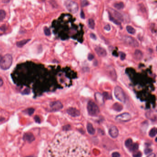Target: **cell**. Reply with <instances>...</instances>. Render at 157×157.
Instances as JSON below:
<instances>
[{
    "mask_svg": "<svg viewBox=\"0 0 157 157\" xmlns=\"http://www.w3.org/2000/svg\"><path fill=\"white\" fill-rule=\"evenodd\" d=\"M48 155L54 157H87L89 147L82 136L73 131H64L57 135L48 148Z\"/></svg>",
    "mask_w": 157,
    "mask_h": 157,
    "instance_id": "1",
    "label": "cell"
},
{
    "mask_svg": "<svg viewBox=\"0 0 157 157\" xmlns=\"http://www.w3.org/2000/svg\"><path fill=\"white\" fill-rule=\"evenodd\" d=\"M13 63V57L10 54H7L2 58L0 62V67L4 70L8 69Z\"/></svg>",
    "mask_w": 157,
    "mask_h": 157,
    "instance_id": "2",
    "label": "cell"
},
{
    "mask_svg": "<svg viewBox=\"0 0 157 157\" xmlns=\"http://www.w3.org/2000/svg\"><path fill=\"white\" fill-rule=\"evenodd\" d=\"M87 109L89 114L92 116H97L100 113L98 106L93 101H89L88 103Z\"/></svg>",
    "mask_w": 157,
    "mask_h": 157,
    "instance_id": "3",
    "label": "cell"
},
{
    "mask_svg": "<svg viewBox=\"0 0 157 157\" xmlns=\"http://www.w3.org/2000/svg\"><path fill=\"white\" fill-rule=\"evenodd\" d=\"M65 5L67 9L74 14L76 13L79 9L77 3L72 0H66L65 1Z\"/></svg>",
    "mask_w": 157,
    "mask_h": 157,
    "instance_id": "4",
    "label": "cell"
},
{
    "mask_svg": "<svg viewBox=\"0 0 157 157\" xmlns=\"http://www.w3.org/2000/svg\"><path fill=\"white\" fill-rule=\"evenodd\" d=\"M114 94L116 98L122 102H125L126 97L124 92L119 86H117L114 89Z\"/></svg>",
    "mask_w": 157,
    "mask_h": 157,
    "instance_id": "5",
    "label": "cell"
},
{
    "mask_svg": "<svg viewBox=\"0 0 157 157\" xmlns=\"http://www.w3.org/2000/svg\"><path fill=\"white\" fill-rule=\"evenodd\" d=\"M123 40L124 43L129 46L134 47L139 46V43L137 41L132 37L130 36H124L123 38Z\"/></svg>",
    "mask_w": 157,
    "mask_h": 157,
    "instance_id": "6",
    "label": "cell"
},
{
    "mask_svg": "<svg viewBox=\"0 0 157 157\" xmlns=\"http://www.w3.org/2000/svg\"><path fill=\"white\" fill-rule=\"evenodd\" d=\"M131 116L129 113H123L116 117V120L121 122H127L130 120Z\"/></svg>",
    "mask_w": 157,
    "mask_h": 157,
    "instance_id": "7",
    "label": "cell"
},
{
    "mask_svg": "<svg viewBox=\"0 0 157 157\" xmlns=\"http://www.w3.org/2000/svg\"><path fill=\"white\" fill-rule=\"evenodd\" d=\"M50 106L52 111H57L62 109L63 105L60 102H52L50 104Z\"/></svg>",
    "mask_w": 157,
    "mask_h": 157,
    "instance_id": "8",
    "label": "cell"
},
{
    "mask_svg": "<svg viewBox=\"0 0 157 157\" xmlns=\"http://www.w3.org/2000/svg\"><path fill=\"white\" fill-rule=\"evenodd\" d=\"M119 130L115 126H112L109 130V134L111 137L116 138L119 135Z\"/></svg>",
    "mask_w": 157,
    "mask_h": 157,
    "instance_id": "9",
    "label": "cell"
},
{
    "mask_svg": "<svg viewBox=\"0 0 157 157\" xmlns=\"http://www.w3.org/2000/svg\"><path fill=\"white\" fill-rule=\"evenodd\" d=\"M95 51L96 54L100 57H105L107 55L106 50L101 47H96L95 48Z\"/></svg>",
    "mask_w": 157,
    "mask_h": 157,
    "instance_id": "10",
    "label": "cell"
},
{
    "mask_svg": "<svg viewBox=\"0 0 157 157\" xmlns=\"http://www.w3.org/2000/svg\"><path fill=\"white\" fill-rule=\"evenodd\" d=\"M67 112L69 115L73 117H78L80 115L79 111L76 108L72 107L68 109V110H67Z\"/></svg>",
    "mask_w": 157,
    "mask_h": 157,
    "instance_id": "11",
    "label": "cell"
},
{
    "mask_svg": "<svg viewBox=\"0 0 157 157\" xmlns=\"http://www.w3.org/2000/svg\"><path fill=\"white\" fill-rule=\"evenodd\" d=\"M111 14L114 17L113 18H114L118 20H119L120 21H123V15L119 12L112 9H111Z\"/></svg>",
    "mask_w": 157,
    "mask_h": 157,
    "instance_id": "12",
    "label": "cell"
},
{
    "mask_svg": "<svg viewBox=\"0 0 157 157\" xmlns=\"http://www.w3.org/2000/svg\"><path fill=\"white\" fill-rule=\"evenodd\" d=\"M23 138L24 140L29 141L30 142L33 141L35 140V137L32 134L30 133H27L25 134V135L24 136Z\"/></svg>",
    "mask_w": 157,
    "mask_h": 157,
    "instance_id": "13",
    "label": "cell"
},
{
    "mask_svg": "<svg viewBox=\"0 0 157 157\" xmlns=\"http://www.w3.org/2000/svg\"><path fill=\"white\" fill-rule=\"evenodd\" d=\"M95 100L100 105H102L104 103V99L102 94L99 93H97L94 95Z\"/></svg>",
    "mask_w": 157,
    "mask_h": 157,
    "instance_id": "14",
    "label": "cell"
},
{
    "mask_svg": "<svg viewBox=\"0 0 157 157\" xmlns=\"http://www.w3.org/2000/svg\"><path fill=\"white\" fill-rule=\"evenodd\" d=\"M87 129L89 134L93 135L95 134V129H94L92 124L90 123H88L87 125Z\"/></svg>",
    "mask_w": 157,
    "mask_h": 157,
    "instance_id": "15",
    "label": "cell"
},
{
    "mask_svg": "<svg viewBox=\"0 0 157 157\" xmlns=\"http://www.w3.org/2000/svg\"><path fill=\"white\" fill-rule=\"evenodd\" d=\"M30 40H31L30 39H24L23 40H21L19 42H17L16 43V45L19 47H22L24 46H25V44H26Z\"/></svg>",
    "mask_w": 157,
    "mask_h": 157,
    "instance_id": "16",
    "label": "cell"
},
{
    "mask_svg": "<svg viewBox=\"0 0 157 157\" xmlns=\"http://www.w3.org/2000/svg\"><path fill=\"white\" fill-rule=\"evenodd\" d=\"M135 57L136 59L140 60L142 57V53L141 51L139 50H136L135 52Z\"/></svg>",
    "mask_w": 157,
    "mask_h": 157,
    "instance_id": "17",
    "label": "cell"
},
{
    "mask_svg": "<svg viewBox=\"0 0 157 157\" xmlns=\"http://www.w3.org/2000/svg\"><path fill=\"white\" fill-rule=\"evenodd\" d=\"M124 3L122 2H119L115 3L114 5V7L117 9H123L124 8Z\"/></svg>",
    "mask_w": 157,
    "mask_h": 157,
    "instance_id": "18",
    "label": "cell"
},
{
    "mask_svg": "<svg viewBox=\"0 0 157 157\" xmlns=\"http://www.w3.org/2000/svg\"><path fill=\"white\" fill-rule=\"evenodd\" d=\"M128 148L131 152L136 151L138 149V145L137 143H132Z\"/></svg>",
    "mask_w": 157,
    "mask_h": 157,
    "instance_id": "19",
    "label": "cell"
},
{
    "mask_svg": "<svg viewBox=\"0 0 157 157\" xmlns=\"http://www.w3.org/2000/svg\"><path fill=\"white\" fill-rule=\"evenodd\" d=\"M126 30L128 33L131 34H134L136 32V30L134 28L130 25H128L126 27Z\"/></svg>",
    "mask_w": 157,
    "mask_h": 157,
    "instance_id": "20",
    "label": "cell"
},
{
    "mask_svg": "<svg viewBox=\"0 0 157 157\" xmlns=\"http://www.w3.org/2000/svg\"><path fill=\"white\" fill-rule=\"evenodd\" d=\"M6 13L3 10H0V21H2L5 18Z\"/></svg>",
    "mask_w": 157,
    "mask_h": 157,
    "instance_id": "21",
    "label": "cell"
},
{
    "mask_svg": "<svg viewBox=\"0 0 157 157\" xmlns=\"http://www.w3.org/2000/svg\"><path fill=\"white\" fill-rule=\"evenodd\" d=\"M109 19L111 20V21L113 22V23H114V24H116L117 25H120V24H121L120 22H119V20H118L116 19H115L114 18H113V16H111V15L110 13L109 14Z\"/></svg>",
    "mask_w": 157,
    "mask_h": 157,
    "instance_id": "22",
    "label": "cell"
},
{
    "mask_svg": "<svg viewBox=\"0 0 157 157\" xmlns=\"http://www.w3.org/2000/svg\"><path fill=\"white\" fill-rule=\"evenodd\" d=\"M156 134H157V129L156 128H153L150 130L149 132V136L152 137H153L156 135Z\"/></svg>",
    "mask_w": 157,
    "mask_h": 157,
    "instance_id": "23",
    "label": "cell"
},
{
    "mask_svg": "<svg viewBox=\"0 0 157 157\" xmlns=\"http://www.w3.org/2000/svg\"><path fill=\"white\" fill-rule=\"evenodd\" d=\"M89 27L92 29H93L95 26V23L94 20L92 19H89Z\"/></svg>",
    "mask_w": 157,
    "mask_h": 157,
    "instance_id": "24",
    "label": "cell"
},
{
    "mask_svg": "<svg viewBox=\"0 0 157 157\" xmlns=\"http://www.w3.org/2000/svg\"><path fill=\"white\" fill-rule=\"evenodd\" d=\"M114 110L117 111H120L122 109V106L120 104L118 103H116L114 105Z\"/></svg>",
    "mask_w": 157,
    "mask_h": 157,
    "instance_id": "25",
    "label": "cell"
},
{
    "mask_svg": "<svg viewBox=\"0 0 157 157\" xmlns=\"http://www.w3.org/2000/svg\"><path fill=\"white\" fill-rule=\"evenodd\" d=\"M44 32L45 35L47 36H49L51 35V31L50 29L47 26L44 28Z\"/></svg>",
    "mask_w": 157,
    "mask_h": 157,
    "instance_id": "26",
    "label": "cell"
},
{
    "mask_svg": "<svg viewBox=\"0 0 157 157\" xmlns=\"http://www.w3.org/2000/svg\"><path fill=\"white\" fill-rule=\"evenodd\" d=\"M132 143H133L132 140L131 139H127V140L125 141V146H126L127 148H129V146H130Z\"/></svg>",
    "mask_w": 157,
    "mask_h": 157,
    "instance_id": "27",
    "label": "cell"
},
{
    "mask_svg": "<svg viewBox=\"0 0 157 157\" xmlns=\"http://www.w3.org/2000/svg\"><path fill=\"white\" fill-rule=\"evenodd\" d=\"M120 59L122 60H124L125 59V57H126V55L125 53H123V52H120Z\"/></svg>",
    "mask_w": 157,
    "mask_h": 157,
    "instance_id": "28",
    "label": "cell"
},
{
    "mask_svg": "<svg viewBox=\"0 0 157 157\" xmlns=\"http://www.w3.org/2000/svg\"><path fill=\"white\" fill-rule=\"evenodd\" d=\"M83 7H86L89 5V2L87 0H82V3Z\"/></svg>",
    "mask_w": 157,
    "mask_h": 157,
    "instance_id": "29",
    "label": "cell"
},
{
    "mask_svg": "<svg viewBox=\"0 0 157 157\" xmlns=\"http://www.w3.org/2000/svg\"><path fill=\"white\" fill-rule=\"evenodd\" d=\"M152 152V149H150V148H147L145 150V153L146 154H150V153H151Z\"/></svg>",
    "mask_w": 157,
    "mask_h": 157,
    "instance_id": "30",
    "label": "cell"
},
{
    "mask_svg": "<svg viewBox=\"0 0 157 157\" xmlns=\"http://www.w3.org/2000/svg\"><path fill=\"white\" fill-rule=\"evenodd\" d=\"M111 156L113 157H120V154L119 153H117V152H114V153H112Z\"/></svg>",
    "mask_w": 157,
    "mask_h": 157,
    "instance_id": "31",
    "label": "cell"
},
{
    "mask_svg": "<svg viewBox=\"0 0 157 157\" xmlns=\"http://www.w3.org/2000/svg\"><path fill=\"white\" fill-rule=\"evenodd\" d=\"M34 111V109H33V108H30V109H29L28 110V113L30 115H31L33 112Z\"/></svg>",
    "mask_w": 157,
    "mask_h": 157,
    "instance_id": "32",
    "label": "cell"
},
{
    "mask_svg": "<svg viewBox=\"0 0 157 157\" xmlns=\"http://www.w3.org/2000/svg\"><path fill=\"white\" fill-rule=\"evenodd\" d=\"M104 29L106 30H107V31H109L111 30V26H110V25L109 24H107V25H105V26L104 27Z\"/></svg>",
    "mask_w": 157,
    "mask_h": 157,
    "instance_id": "33",
    "label": "cell"
},
{
    "mask_svg": "<svg viewBox=\"0 0 157 157\" xmlns=\"http://www.w3.org/2000/svg\"><path fill=\"white\" fill-rule=\"evenodd\" d=\"M94 58V56L92 54H89L88 55V59L89 60H92Z\"/></svg>",
    "mask_w": 157,
    "mask_h": 157,
    "instance_id": "34",
    "label": "cell"
},
{
    "mask_svg": "<svg viewBox=\"0 0 157 157\" xmlns=\"http://www.w3.org/2000/svg\"><path fill=\"white\" fill-rule=\"evenodd\" d=\"M34 119H35V120L36 122H37L38 123H40V118H39V117L38 116H36L35 117V118H34Z\"/></svg>",
    "mask_w": 157,
    "mask_h": 157,
    "instance_id": "35",
    "label": "cell"
},
{
    "mask_svg": "<svg viewBox=\"0 0 157 157\" xmlns=\"http://www.w3.org/2000/svg\"><path fill=\"white\" fill-rule=\"evenodd\" d=\"M90 37H91V38H92L93 39V40H96V36L93 33H92V34H90Z\"/></svg>",
    "mask_w": 157,
    "mask_h": 157,
    "instance_id": "36",
    "label": "cell"
},
{
    "mask_svg": "<svg viewBox=\"0 0 157 157\" xmlns=\"http://www.w3.org/2000/svg\"><path fill=\"white\" fill-rule=\"evenodd\" d=\"M141 156V153H140V152H139V153H135L134 155H133V156L134 157H140Z\"/></svg>",
    "mask_w": 157,
    "mask_h": 157,
    "instance_id": "37",
    "label": "cell"
},
{
    "mask_svg": "<svg viewBox=\"0 0 157 157\" xmlns=\"http://www.w3.org/2000/svg\"><path fill=\"white\" fill-rule=\"evenodd\" d=\"M81 17L82 18V19H84L85 18V14H84V13L83 12V11H81Z\"/></svg>",
    "mask_w": 157,
    "mask_h": 157,
    "instance_id": "38",
    "label": "cell"
},
{
    "mask_svg": "<svg viewBox=\"0 0 157 157\" xmlns=\"http://www.w3.org/2000/svg\"><path fill=\"white\" fill-rule=\"evenodd\" d=\"M3 84V80L0 77V87H1Z\"/></svg>",
    "mask_w": 157,
    "mask_h": 157,
    "instance_id": "39",
    "label": "cell"
},
{
    "mask_svg": "<svg viewBox=\"0 0 157 157\" xmlns=\"http://www.w3.org/2000/svg\"><path fill=\"white\" fill-rule=\"evenodd\" d=\"M10 1V0H2V1L4 3H8Z\"/></svg>",
    "mask_w": 157,
    "mask_h": 157,
    "instance_id": "40",
    "label": "cell"
},
{
    "mask_svg": "<svg viewBox=\"0 0 157 157\" xmlns=\"http://www.w3.org/2000/svg\"><path fill=\"white\" fill-rule=\"evenodd\" d=\"M2 57L1 56V55H0V61H1V59H2Z\"/></svg>",
    "mask_w": 157,
    "mask_h": 157,
    "instance_id": "41",
    "label": "cell"
},
{
    "mask_svg": "<svg viewBox=\"0 0 157 157\" xmlns=\"http://www.w3.org/2000/svg\"><path fill=\"white\" fill-rule=\"evenodd\" d=\"M43 0V1H44V0Z\"/></svg>",
    "mask_w": 157,
    "mask_h": 157,
    "instance_id": "42",
    "label": "cell"
}]
</instances>
